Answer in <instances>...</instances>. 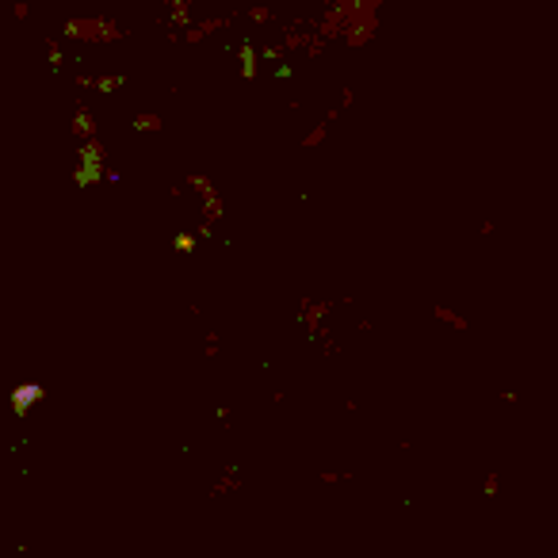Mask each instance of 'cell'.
I'll return each instance as SVG.
<instances>
[{
    "instance_id": "cell-3",
    "label": "cell",
    "mask_w": 558,
    "mask_h": 558,
    "mask_svg": "<svg viewBox=\"0 0 558 558\" xmlns=\"http://www.w3.org/2000/svg\"><path fill=\"white\" fill-rule=\"evenodd\" d=\"M436 318H440L444 326H451V329H456V333H466V329H471V322H466L463 314L448 311V306H444V303H436Z\"/></svg>"
},
{
    "instance_id": "cell-7",
    "label": "cell",
    "mask_w": 558,
    "mask_h": 558,
    "mask_svg": "<svg viewBox=\"0 0 558 558\" xmlns=\"http://www.w3.org/2000/svg\"><path fill=\"white\" fill-rule=\"evenodd\" d=\"M248 16H253L256 24H268V20H271V9H248Z\"/></svg>"
},
{
    "instance_id": "cell-5",
    "label": "cell",
    "mask_w": 558,
    "mask_h": 558,
    "mask_svg": "<svg viewBox=\"0 0 558 558\" xmlns=\"http://www.w3.org/2000/svg\"><path fill=\"white\" fill-rule=\"evenodd\" d=\"M77 134H93V123H88V111H77V123H73Z\"/></svg>"
},
{
    "instance_id": "cell-6",
    "label": "cell",
    "mask_w": 558,
    "mask_h": 558,
    "mask_svg": "<svg viewBox=\"0 0 558 558\" xmlns=\"http://www.w3.org/2000/svg\"><path fill=\"white\" fill-rule=\"evenodd\" d=\"M322 138H326V123H322V126H318V131H311V134H306V138H303V146H306V149H311V146H318V142H322Z\"/></svg>"
},
{
    "instance_id": "cell-9",
    "label": "cell",
    "mask_w": 558,
    "mask_h": 558,
    "mask_svg": "<svg viewBox=\"0 0 558 558\" xmlns=\"http://www.w3.org/2000/svg\"><path fill=\"white\" fill-rule=\"evenodd\" d=\"M215 352H218V337L210 333V337H207V356H215Z\"/></svg>"
},
{
    "instance_id": "cell-8",
    "label": "cell",
    "mask_w": 558,
    "mask_h": 558,
    "mask_svg": "<svg viewBox=\"0 0 558 558\" xmlns=\"http://www.w3.org/2000/svg\"><path fill=\"white\" fill-rule=\"evenodd\" d=\"M177 248H180V253H187V248H195L192 233H180V238H177Z\"/></svg>"
},
{
    "instance_id": "cell-4",
    "label": "cell",
    "mask_w": 558,
    "mask_h": 558,
    "mask_svg": "<svg viewBox=\"0 0 558 558\" xmlns=\"http://www.w3.org/2000/svg\"><path fill=\"white\" fill-rule=\"evenodd\" d=\"M134 126H138V131H146V134H154V131H161V119H157V116H138V119H134Z\"/></svg>"
},
{
    "instance_id": "cell-1",
    "label": "cell",
    "mask_w": 558,
    "mask_h": 558,
    "mask_svg": "<svg viewBox=\"0 0 558 558\" xmlns=\"http://www.w3.org/2000/svg\"><path fill=\"white\" fill-rule=\"evenodd\" d=\"M65 39H123V32H119L111 20H70L65 24Z\"/></svg>"
},
{
    "instance_id": "cell-2",
    "label": "cell",
    "mask_w": 558,
    "mask_h": 558,
    "mask_svg": "<svg viewBox=\"0 0 558 558\" xmlns=\"http://www.w3.org/2000/svg\"><path fill=\"white\" fill-rule=\"evenodd\" d=\"M187 184H192V187H195V192H199V195H203V203H207V218H210V222H215V218H218V215H222V210H218V207H222V203H218V195H215V192H210L207 177H187Z\"/></svg>"
}]
</instances>
